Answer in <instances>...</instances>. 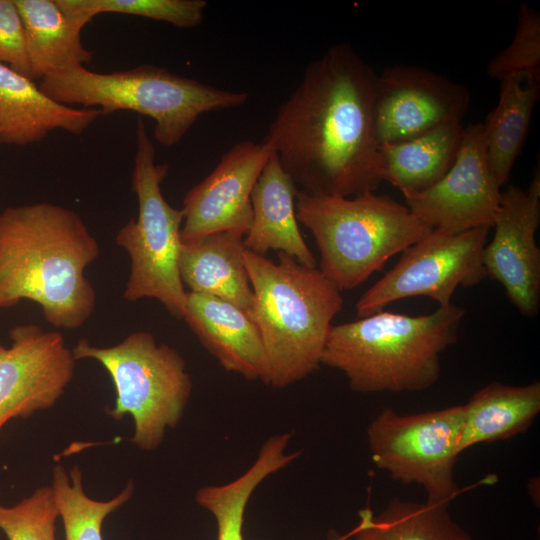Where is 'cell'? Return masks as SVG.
Returning <instances> with one entry per match:
<instances>
[{
	"label": "cell",
	"instance_id": "cell-1",
	"mask_svg": "<svg viewBox=\"0 0 540 540\" xmlns=\"http://www.w3.org/2000/svg\"><path fill=\"white\" fill-rule=\"evenodd\" d=\"M378 74L348 43L312 61L264 141L301 191L354 197L383 182L374 104Z\"/></svg>",
	"mask_w": 540,
	"mask_h": 540
},
{
	"label": "cell",
	"instance_id": "cell-2",
	"mask_svg": "<svg viewBox=\"0 0 540 540\" xmlns=\"http://www.w3.org/2000/svg\"><path fill=\"white\" fill-rule=\"evenodd\" d=\"M100 254L80 215L39 202L0 213V310L37 303L56 328L76 329L92 316L96 293L85 269Z\"/></svg>",
	"mask_w": 540,
	"mask_h": 540
},
{
	"label": "cell",
	"instance_id": "cell-3",
	"mask_svg": "<svg viewBox=\"0 0 540 540\" xmlns=\"http://www.w3.org/2000/svg\"><path fill=\"white\" fill-rule=\"evenodd\" d=\"M465 309L454 304L410 316L379 311L332 325L321 364L358 393L419 392L440 378L441 354L457 342Z\"/></svg>",
	"mask_w": 540,
	"mask_h": 540
},
{
	"label": "cell",
	"instance_id": "cell-4",
	"mask_svg": "<svg viewBox=\"0 0 540 540\" xmlns=\"http://www.w3.org/2000/svg\"><path fill=\"white\" fill-rule=\"evenodd\" d=\"M278 263L245 249L255 296L252 321L268 359L269 385L283 388L321 364L332 319L343 307L341 291L319 269L278 252Z\"/></svg>",
	"mask_w": 540,
	"mask_h": 540
},
{
	"label": "cell",
	"instance_id": "cell-5",
	"mask_svg": "<svg viewBox=\"0 0 540 540\" xmlns=\"http://www.w3.org/2000/svg\"><path fill=\"white\" fill-rule=\"evenodd\" d=\"M39 88L57 103L96 108L104 116L130 110L150 117L154 139L166 147L179 143L202 114L242 106L249 97L154 65L111 73L76 65L44 77Z\"/></svg>",
	"mask_w": 540,
	"mask_h": 540
},
{
	"label": "cell",
	"instance_id": "cell-6",
	"mask_svg": "<svg viewBox=\"0 0 540 540\" xmlns=\"http://www.w3.org/2000/svg\"><path fill=\"white\" fill-rule=\"evenodd\" d=\"M296 217L313 235L321 273L340 291L364 283L433 228L389 195H314L298 190Z\"/></svg>",
	"mask_w": 540,
	"mask_h": 540
},
{
	"label": "cell",
	"instance_id": "cell-7",
	"mask_svg": "<svg viewBox=\"0 0 540 540\" xmlns=\"http://www.w3.org/2000/svg\"><path fill=\"white\" fill-rule=\"evenodd\" d=\"M72 353L76 361L93 359L106 369L116 393L107 414L116 421L131 416V442L139 449H157L167 429L182 419L192 392L186 362L175 348L158 344L150 332H133L109 347L81 338Z\"/></svg>",
	"mask_w": 540,
	"mask_h": 540
},
{
	"label": "cell",
	"instance_id": "cell-8",
	"mask_svg": "<svg viewBox=\"0 0 540 540\" xmlns=\"http://www.w3.org/2000/svg\"><path fill=\"white\" fill-rule=\"evenodd\" d=\"M156 150L141 117L136 125V152L131 190L138 201L137 218H131L115 236L130 258L124 298L136 302L158 300L175 318L183 319L187 292L179 274L182 244V209L172 207L161 192L168 165L155 162Z\"/></svg>",
	"mask_w": 540,
	"mask_h": 540
},
{
	"label": "cell",
	"instance_id": "cell-9",
	"mask_svg": "<svg viewBox=\"0 0 540 540\" xmlns=\"http://www.w3.org/2000/svg\"><path fill=\"white\" fill-rule=\"evenodd\" d=\"M463 416V405L417 414L387 407L366 431L371 458L393 480L420 486L427 501L449 505L459 494L454 467Z\"/></svg>",
	"mask_w": 540,
	"mask_h": 540
},
{
	"label": "cell",
	"instance_id": "cell-10",
	"mask_svg": "<svg viewBox=\"0 0 540 540\" xmlns=\"http://www.w3.org/2000/svg\"><path fill=\"white\" fill-rule=\"evenodd\" d=\"M490 228L433 229L402 251L395 266L363 293L356 303L357 317L415 296H427L440 307L451 304L458 287L478 285L486 277L482 258Z\"/></svg>",
	"mask_w": 540,
	"mask_h": 540
},
{
	"label": "cell",
	"instance_id": "cell-11",
	"mask_svg": "<svg viewBox=\"0 0 540 540\" xmlns=\"http://www.w3.org/2000/svg\"><path fill=\"white\" fill-rule=\"evenodd\" d=\"M9 336V347L0 341V432L12 419L52 408L76 367L60 332L23 324L13 327Z\"/></svg>",
	"mask_w": 540,
	"mask_h": 540
},
{
	"label": "cell",
	"instance_id": "cell-12",
	"mask_svg": "<svg viewBox=\"0 0 540 540\" xmlns=\"http://www.w3.org/2000/svg\"><path fill=\"white\" fill-rule=\"evenodd\" d=\"M470 103L466 86L430 69L397 65L377 76L374 117L379 147L438 126L461 123Z\"/></svg>",
	"mask_w": 540,
	"mask_h": 540
},
{
	"label": "cell",
	"instance_id": "cell-13",
	"mask_svg": "<svg viewBox=\"0 0 540 540\" xmlns=\"http://www.w3.org/2000/svg\"><path fill=\"white\" fill-rule=\"evenodd\" d=\"M500 187L488 163L483 125L475 123L463 128L447 173L429 189L404 198L409 210L431 228L462 232L492 227Z\"/></svg>",
	"mask_w": 540,
	"mask_h": 540
},
{
	"label": "cell",
	"instance_id": "cell-14",
	"mask_svg": "<svg viewBox=\"0 0 540 540\" xmlns=\"http://www.w3.org/2000/svg\"><path fill=\"white\" fill-rule=\"evenodd\" d=\"M540 171L527 190L516 185L501 192L495 232L483 250L486 277L499 282L517 310L532 318L540 308Z\"/></svg>",
	"mask_w": 540,
	"mask_h": 540
},
{
	"label": "cell",
	"instance_id": "cell-15",
	"mask_svg": "<svg viewBox=\"0 0 540 540\" xmlns=\"http://www.w3.org/2000/svg\"><path fill=\"white\" fill-rule=\"evenodd\" d=\"M273 152L264 140H243L230 148L214 170L186 193L182 241L220 231L245 236L252 221L251 192Z\"/></svg>",
	"mask_w": 540,
	"mask_h": 540
},
{
	"label": "cell",
	"instance_id": "cell-16",
	"mask_svg": "<svg viewBox=\"0 0 540 540\" xmlns=\"http://www.w3.org/2000/svg\"><path fill=\"white\" fill-rule=\"evenodd\" d=\"M183 319L225 370L269 385L261 334L242 310L214 296L187 292Z\"/></svg>",
	"mask_w": 540,
	"mask_h": 540
},
{
	"label": "cell",
	"instance_id": "cell-17",
	"mask_svg": "<svg viewBox=\"0 0 540 540\" xmlns=\"http://www.w3.org/2000/svg\"><path fill=\"white\" fill-rule=\"evenodd\" d=\"M101 116L96 108L55 102L31 79L0 63V143L26 146L57 129L81 134Z\"/></svg>",
	"mask_w": 540,
	"mask_h": 540
},
{
	"label": "cell",
	"instance_id": "cell-18",
	"mask_svg": "<svg viewBox=\"0 0 540 540\" xmlns=\"http://www.w3.org/2000/svg\"><path fill=\"white\" fill-rule=\"evenodd\" d=\"M298 190L273 152L251 192L252 221L243 245L259 256L277 250L302 265L316 268V259L298 226L295 209Z\"/></svg>",
	"mask_w": 540,
	"mask_h": 540
},
{
	"label": "cell",
	"instance_id": "cell-19",
	"mask_svg": "<svg viewBox=\"0 0 540 540\" xmlns=\"http://www.w3.org/2000/svg\"><path fill=\"white\" fill-rule=\"evenodd\" d=\"M243 239L240 232L220 231L182 241L178 267L189 292L222 299L252 320L255 296L244 264Z\"/></svg>",
	"mask_w": 540,
	"mask_h": 540
},
{
	"label": "cell",
	"instance_id": "cell-20",
	"mask_svg": "<svg viewBox=\"0 0 540 540\" xmlns=\"http://www.w3.org/2000/svg\"><path fill=\"white\" fill-rule=\"evenodd\" d=\"M463 406L460 454L477 444L506 440L527 431L540 412V382L523 386L492 382Z\"/></svg>",
	"mask_w": 540,
	"mask_h": 540
},
{
	"label": "cell",
	"instance_id": "cell-21",
	"mask_svg": "<svg viewBox=\"0 0 540 540\" xmlns=\"http://www.w3.org/2000/svg\"><path fill=\"white\" fill-rule=\"evenodd\" d=\"M462 130L461 123H449L404 141L381 145L383 181L404 197L429 189L452 166Z\"/></svg>",
	"mask_w": 540,
	"mask_h": 540
},
{
	"label": "cell",
	"instance_id": "cell-22",
	"mask_svg": "<svg viewBox=\"0 0 540 540\" xmlns=\"http://www.w3.org/2000/svg\"><path fill=\"white\" fill-rule=\"evenodd\" d=\"M22 17L32 80L88 64L93 52L56 0H14Z\"/></svg>",
	"mask_w": 540,
	"mask_h": 540
},
{
	"label": "cell",
	"instance_id": "cell-23",
	"mask_svg": "<svg viewBox=\"0 0 540 540\" xmlns=\"http://www.w3.org/2000/svg\"><path fill=\"white\" fill-rule=\"evenodd\" d=\"M539 96L540 81L525 76L500 81L498 103L482 123L488 163L500 186L523 147Z\"/></svg>",
	"mask_w": 540,
	"mask_h": 540
},
{
	"label": "cell",
	"instance_id": "cell-24",
	"mask_svg": "<svg viewBox=\"0 0 540 540\" xmlns=\"http://www.w3.org/2000/svg\"><path fill=\"white\" fill-rule=\"evenodd\" d=\"M290 439V433L271 436L242 475L229 483L204 486L197 491V504L209 511L216 520L217 540H244V513L252 493L268 476L285 468L299 456V452L286 453Z\"/></svg>",
	"mask_w": 540,
	"mask_h": 540
},
{
	"label": "cell",
	"instance_id": "cell-25",
	"mask_svg": "<svg viewBox=\"0 0 540 540\" xmlns=\"http://www.w3.org/2000/svg\"><path fill=\"white\" fill-rule=\"evenodd\" d=\"M448 506L395 498L377 516L366 507L359 511L350 540H474Z\"/></svg>",
	"mask_w": 540,
	"mask_h": 540
},
{
	"label": "cell",
	"instance_id": "cell-26",
	"mask_svg": "<svg viewBox=\"0 0 540 540\" xmlns=\"http://www.w3.org/2000/svg\"><path fill=\"white\" fill-rule=\"evenodd\" d=\"M51 489L63 523L65 540H103L104 520L133 497L134 483L128 481L116 496L99 501L86 494L78 465L67 472L62 464H57L52 470Z\"/></svg>",
	"mask_w": 540,
	"mask_h": 540
},
{
	"label": "cell",
	"instance_id": "cell-27",
	"mask_svg": "<svg viewBox=\"0 0 540 540\" xmlns=\"http://www.w3.org/2000/svg\"><path fill=\"white\" fill-rule=\"evenodd\" d=\"M59 7L81 29L102 13L127 14L169 23L178 28L199 26L207 6L205 0H56Z\"/></svg>",
	"mask_w": 540,
	"mask_h": 540
},
{
	"label": "cell",
	"instance_id": "cell-28",
	"mask_svg": "<svg viewBox=\"0 0 540 540\" xmlns=\"http://www.w3.org/2000/svg\"><path fill=\"white\" fill-rule=\"evenodd\" d=\"M487 75L499 81L525 76L540 81V14L522 2L511 43L488 62Z\"/></svg>",
	"mask_w": 540,
	"mask_h": 540
},
{
	"label": "cell",
	"instance_id": "cell-29",
	"mask_svg": "<svg viewBox=\"0 0 540 540\" xmlns=\"http://www.w3.org/2000/svg\"><path fill=\"white\" fill-rule=\"evenodd\" d=\"M58 517L51 486L37 487L12 506L0 503V530L8 540H56Z\"/></svg>",
	"mask_w": 540,
	"mask_h": 540
},
{
	"label": "cell",
	"instance_id": "cell-30",
	"mask_svg": "<svg viewBox=\"0 0 540 540\" xmlns=\"http://www.w3.org/2000/svg\"><path fill=\"white\" fill-rule=\"evenodd\" d=\"M0 63L32 80L24 24L14 0H0Z\"/></svg>",
	"mask_w": 540,
	"mask_h": 540
},
{
	"label": "cell",
	"instance_id": "cell-31",
	"mask_svg": "<svg viewBox=\"0 0 540 540\" xmlns=\"http://www.w3.org/2000/svg\"><path fill=\"white\" fill-rule=\"evenodd\" d=\"M327 540H348V538L338 534L337 532L331 531Z\"/></svg>",
	"mask_w": 540,
	"mask_h": 540
}]
</instances>
